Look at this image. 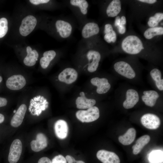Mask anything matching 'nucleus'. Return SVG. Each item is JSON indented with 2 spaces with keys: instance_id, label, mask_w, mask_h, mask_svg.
<instances>
[{
  "instance_id": "nucleus-33",
  "label": "nucleus",
  "mask_w": 163,
  "mask_h": 163,
  "mask_svg": "<svg viewBox=\"0 0 163 163\" xmlns=\"http://www.w3.org/2000/svg\"><path fill=\"white\" fill-rule=\"evenodd\" d=\"M143 94L144 95H151L155 96L158 98L159 97L158 93L156 91L153 90L144 91L143 92Z\"/></svg>"
},
{
  "instance_id": "nucleus-11",
  "label": "nucleus",
  "mask_w": 163,
  "mask_h": 163,
  "mask_svg": "<svg viewBox=\"0 0 163 163\" xmlns=\"http://www.w3.org/2000/svg\"><path fill=\"white\" fill-rule=\"evenodd\" d=\"M48 144L46 136L43 133H39L36 137V140H32L30 143L31 149L35 152H39L46 148Z\"/></svg>"
},
{
  "instance_id": "nucleus-34",
  "label": "nucleus",
  "mask_w": 163,
  "mask_h": 163,
  "mask_svg": "<svg viewBox=\"0 0 163 163\" xmlns=\"http://www.w3.org/2000/svg\"><path fill=\"white\" fill-rule=\"evenodd\" d=\"M49 1V0H30L29 1L30 3L35 5L47 3Z\"/></svg>"
},
{
  "instance_id": "nucleus-16",
  "label": "nucleus",
  "mask_w": 163,
  "mask_h": 163,
  "mask_svg": "<svg viewBox=\"0 0 163 163\" xmlns=\"http://www.w3.org/2000/svg\"><path fill=\"white\" fill-rule=\"evenodd\" d=\"M54 131L57 137L60 139H64L67 136L68 127L67 123L64 120H59L54 124Z\"/></svg>"
},
{
  "instance_id": "nucleus-7",
  "label": "nucleus",
  "mask_w": 163,
  "mask_h": 163,
  "mask_svg": "<svg viewBox=\"0 0 163 163\" xmlns=\"http://www.w3.org/2000/svg\"><path fill=\"white\" fill-rule=\"evenodd\" d=\"M141 121L144 126L151 129H157L160 124L159 118L156 115L152 113L144 115L141 118Z\"/></svg>"
},
{
  "instance_id": "nucleus-19",
  "label": "nucleus",
  "mask_w": 163,
  "mask_h": 163,
  "mask_svg": "<svg viewBox=\"0 0 163 163\" xmlns=\"http://www.w3.org/2000/svg\"><path fill=\"white\" fill-rule=\"evenodd\" d=\"M136 136L135 129L131 128L129 129L123 135L120 136L118 138V139L120 142L123 145H128L133 142Z\"/></svg>"
},
{
  "instance_id": "nucleus-4",
  "label": "nucleus",
  "mask_w": 163,
  "mask_h": 163,
  "mask_svg": "<svg viewBox=\"0 0 163 163\" xmlns=\"http://www.w3.org/2000/svg\"><path fill=\"white\" fill-rule=\"evenodd\" d=\"M37 24V20L33 16L29 15L22 21L19 28L21 34L23 36L28 35L34 30Z\"/></svg>"
},
{
  "instance_id": "nucleus-6",
  "label": "nucleus",
  "mask_w": 163,
  "mask_h": 163,
  "mask_svg": "<svg viewBox=\"0 0 163 163\" xmlns=\"http://www.w3.org/2000/svg\"><path fill=\"white\" fill-rule=\"evenodd\" d=\"M26 84L24 77L21 75H14L9 77L7 80L6 84L10 89L18 90L23 88Z\"/></svg>"
},
{
  "instance_id": "nucleus-20",
  "label": "nucleus",
  "mask_w": 163,
  "mask_h": 163,
  "mask_svg": "<svg viewBox=\"0 0 163 163\" xmlns=\"http://www.w3.org/2000/svg\"><path fill=\"white\" fill-rule=\"evenodd\" d=\"M121 10V4L119 0H113L108 5L106 9V13L109 17H114L117 16Z\"/></svg>"
},
{
  "instance_id": "nucleus-23",
  "label": "nucleus",
  "mask_w": 163,
  "mask_h": 163,
  "mask_svg": "<svg viewBox=\"0 0 163 163\" xmlns=\"http://www.w3.org/2000/svg\"><path fill=\"white\" fill-rule=\"evenodd\" d=\"M104 33L105 34L104 39L106 41L109 43L115 42L117 39L116 34L110 24H107L105 25Z\"/></svg>"
},
{
  "instance_id": "nucleus-47",
  "label": "nucleus",
  "mask_w": 163,
  "mask_h": 163,
  "mask_svg": "<svg viewBox=\"0 0 163 163\" xmlns=\"http://www.w3.org/2000/svg\"><path fill=\"white\" fill-rule=\"evenodd\" d=\"M160 163H163V162H160Z\"/></svg>"
},
{
  "instance_id": "nucleus-27",
  "label": "nucleus",
  "mask_w": 163,
  "mask_h": 163,
  "mask_svg": "<svg viewBox=\"0 0 163 163\" xmlns=\"http://www.w3.org/2000/svg\"><path fill=\"white\" fill-rule=\"evenodd\" d=\"M149 163H160L163 162V152L160 150L152 151L149 157Z\"/></svg>"
},
{
  "instance_id": "nucleus-21",
  "label": "nucleus",
  "mask_w": 163,
  "mask_h": 163,
  "mask_svg": "<svg viewBox=\"0 0 163 163\" xmlns=\"http://www.w3.org/2000/svg\"><path fill=\"white\" fill-rule=\"evenodd\" d=\"M26 51L27 55L24 60V63L27 66H33L36 63L35 59H38V53L36 50H32L30 46L27 47Z\"/></svg>"
},
{
  "instance_id": "nucleus-10",
  "label": "nucleus",
  "mask_w": 163,
  "mask_h": 163,
  "mask_svg": "<svg viewBox=\"0 0 163 163\" xmlns=\"http://www.w3.org/2000/svg\"><path fill=\"white\" fill-rule=\"evenodd\" d=\"M87 56L89 62L88 70L89 72H94L97 70L101 54L97 51L91 50L88 52Z\"/></svg>"
},
{
  "instance_id": "nucleus-38",
  "label": "nucleus",
  "mask_w": 163,
  "mask_h": 163,
  "mask_svg": "<svg viewBox=\"0 0 163 163\" xmlns=\"http://www.w3.org/2000/svg\"><path fill=\"white\" fill-rule=\"evenodd\" d=\"M138 1L149 4H154L157 1L156 0H139Z\"/></svg>"
},
{
  "instance_id": "nucleus-24",
  "label": "nucleus",
  "mask_w": 163,
  "mask_h": 163,
  "mask_svg": "<svg viewBox=\"0 0 163 163\" xmlns=\"http://www.w3.org/2000/svg\"><path fill=\"white\" fill-rule=\"evenodd\" d=\"M56 56L55 52L53 50L45 51L43 54V56L40 60V64L43 69L46 68L49 66L50 62Z\"/></svg>"
},
{
  "instance_id": "nucleus-18",
  "label": "nucleus",
  "mask_w": 163,
  "mask_h": 163,
  "mask_svg": "<svg viewBox=\"0 0 163 163\" xmlns=\"http://www.w3.org/2000/svg\"><path fill=\"white\" fill-rule=\"evenodd\" d=\"M100 30L98 25L94 22H89L83 27L82 32V37L88 38L98 34Z\"/></svg>"
},
{
  "instance_id": "nucleus-45",
  "label": "nucleus",
  "mask_w": 163,
  "mask_h": 163,
  "mask_svg": "<svg viewBox=\"0 0 163 163\" xmlns=\"http://www.w3.org/2000/svg\"><path fill=\"white\" fill-rule=\"evenodd\" d=\"M34 100L35 101H36V97H34Z\"/></svg>"
},
{
  "instance_id": "nucleus-1",
  "label": "nucleus",
  "mask_w": 163,
  "mask_h": 163,
  "mask_svg": "<svg viewBox=\"0 0 163 163\" xmlns=\"http://www.w3.org/2000/svg\"><path fill=\"white\" fill-rule=\"evenodd\" d=\"M121 47L126 53L131 54H136L144 49L141 40L135 35H130L126 37L122 41Z\"/></svg>"
},
{
  "instance_id": "nucleus-35",
  "label": "nucleus",
  "mask_w": 163,
  "mask_h": 163,
  "mask_svg": "<svg viewBox=\"0 0 163 163\" xmlns=\"http://www.w3.org/2000/svg\"><path fill=\"white\" fill-rule=\"evenodd\" d=\"M38 163H52V161L48 157H43L39 159Z\"/></svg>"
},
{
  "instance_id": "nucleus-26",
  "label": "nucleus",
  "mask_w": 163,
  "mask_h": 163,
  "mask_svg": "<svg viewBox=\"0 0 163 163\" xmlns=\"http://www.w3.org/2000/svg\"><path fill=\"white\" fill-rule=\"evenodd\" d=\"M163 34L162 27H155L147 29L144 32V36L147 39H150L155 36Z\"/></svg>"
},
{
  "instance_id": "nucleus-36",
  "label": "nucleus",
  "mask_w": 163,
  "mask_h": 163,
  "mask_svg": "<svg viewBox=\"0 0 163 163\" xmlns=\"http://www.w3.org/2000/svg\"><path fill=\"white\" fill-rule=\"evenodd\" d=\"M118 32L119 33L121 34H123L125 33L126 31V28L125 25L120 24L118 26Z\"/></svg>"
},
{
  "instance_id": "nucleus-15",
  "label": "nucleus",
  "mask_w": 163,
  "mask_h": 163,
  "mask_svg": "<svg viewBox=\"0 0 163 163\" xmlns=\"http://www.w3.org/2000/svg\"><path fill=\"white\" fill-rule=\"evenodd\" d=\"M27 110V107L25 104H22L19 107L11 120L10 124L12 126L17 127L21 125Z\"/></svg>"
},
{
  "instance_id": "nucleus-14",
  "label": "nucleus",
  "mask_w": 163,
  "mask_h": 163,
  "mask_svg": "<svg viewBox=\"0 0 163 163\" xmlns=\"http://www.w3.org/2000/svg\"><path fill=\"white\" fill-rule=\"evenodd\" d=\"M126 99L123 103V107L126 109L133 108L139 100V96L136 91L133 89L127 90L126 93Z\"/></svg>"
},
{
  "instance_id": "nucleus-13",
  "label": "nucleus",
  "mask_w": 163,
  "mask_h": 163,
  "mask_svg": "<svg viewBox=\"0 0 163 163\" xmlns=\"http://www.w3.org/2000/svg\"><path fill=\"white\" fill-rule=\"evenodd\" d=\"M55 25L57 32L62 37L67 38L70 36L72 28L69 23L63 20H58L56 22Z\"/></svg>"
},
{
  "instance_id": "nucleus-28",
  "label": "nucleus",
  "mask_w": 163,
  "mask_h": 163,
  "mask_svg": "<svg viewBox=\"0 0 163 163\" xmlns=\"http://www.w3.org/2000/svg\"><path fill=\"white\" fill-rule=\"evenodd\" d=\"M70 2L71 5L78 7L82 14H87L88 4L86 0H71Z\"/></svg>"
},
{
  "instance_id": "nucleus-32",
  "label": "nucleus",
  "mask_w": 163,
  "mask_h": 163,
  "mask_svg": "<svg viewBox=\"0 0 163 163\" xmlns=\"http://www.w3.org/2000/svg\"><path fill=\"white\" fill-rule=\"evenodd\" d=\"M66 158L68 163H85L82 161H76L75 158L70 155H67Z\"/></svg>"
},
{
  "instance_id": "nucleus-43",
  "label": "nucleus",
  "mask_w": 163,
  "mask_h": 163,
  "mask_svg": "<svg viewBox=\"0 0 163 163\" xmlns=\"http://www.w3.org/2000/svg\"><path fill=\"white\" fill-rule=\"evenodd\" d=\"M44 99V97L43 96H41L40 97V99L43 101V100Z\"/></svg>"
},
{
  "instance_id": "nucleus-9",
  "label": "nucleus",
  "mask_w": 163,
  "mask_h": 163,
  "mask_svg": "<svg viewBox=\"0 0 163 163\" xmlns=\"http://www.w3.org/2000/svg\"><path fill=\"white\" fill-rule=\"evenodd\" d=\"M97 158L103 163H120L118 156L113 152L104 150L98 151L96 154Z\"/></svg>"
},
{
  "instance_id": "nucleus-44",
  "label": "nucleus",
  "mask_w": 163,
  "mask_h": 163,
  "mask_svg": "<svg viewBox=\"0 0 163 163\" xmlns=\"http://www.w3.org/2000/svg\"><path fill=\"white\" fill-rule=\"evenodd\" d=\"M2 77L0 76V82H1L2 81Z\"/></svg>"
},
{
  "instance_id": "nucleus-25",
  "label": "nucleus",
  "mask_w": 163,
  "mask_h": 163,
  "mask_svg": "<svg viewBox=\"0 0 163 163\" xmlns=\"http://www.w3.org/2000/svg\"><path fill=\"white\" fill-rule=\"evenodd\" d=\"M150 75L152 78L155 81L158 88L160 91L163 90V79L161 78V71L158 69H154L150 72Z\"/></svg>"
},
{
  "instance_id": "nucleus-46",
  "label": "nucleus",
  "mask_w": 163,
  "mask_h": 163,
  "mask_svg": "<svg viewBox=\"0 0 163 163\" xmlns=\"http://www.w3.org/2000/svg\"><path fill=\"white\" fill-rule=\"evenodd\" d=\"M16 112V110H14V113H15Z\"/></svg>"
},
{
  "instance_id": "nucleus-41",
  "label": "nucleus",
  "mask_w": 163,
  "mask_h": 163,
  "mask_svg": "<svg viewBox=\"0 0 163 163\" xmlns=\"http://www.w3.org/2000/svg\"><path fill=\"white\" fill-rule=\"evenodd\" d=\"M5 120V117L4 115L0 113V124L3 123Z\"/></svg>"
},
{
  "instance_id": "nucleus-2",
  "label": "nucleus",
  "mask_w": 163,
  "mask_h": 163,
  "mask_svg": "<svg viewBox=\"0 0 163 163\" xmlns=\"http://www.w3.org/2000/svg\"><path fill=\"white\" fill-rule=\"evenodd\" d=\"M99 110L96 106H93L86 110H80L76 113L77 118L82 123L94 121L99 117Z\"/></svg>"
},
{
  "instance_id": "nucleus-37",
  "label": "nucleus",
  "mask_w": 163,
  "mask_h": 163,
  "mask_svg": "<svg viewBox=\"0 0 163 163\" xmlns=\"http://www.w3.org/2000/svg\"><path fill=\"white\" fill-rule=\"evenodd\" d=\"M7 103V101L4 98L0 97V107L5 106Z\"/></svg>"
},
{
  "instance_id": "nucleus-12",
  "label": "nucleus",
  "mask_w": 163,
  "mask_h": 163,
  "mask_svg": "<svg viewBox=\"0 0 163 163\" xmlns=\"http://www.w3.org/2000/svg\"><path fill=\"white\" fill-rule=\"evenodd\" d=\"M91 82L92 85L97 87L96 92L99 94L106 93L111 87L110 85L106 78L94 77L91 79Z\"/></svg>"
},
{
  "instance_id": "nucleus-22",
  "label": "nucleus",
  "mask_w": 163,
  "mask_h": 163,
  "mask_svg": "<svg viewBox=\"0 0 163 163\" xmlns=\"http://www.w3.org/2000/svg\"><path fill=\"white\" fill-rule=\"evenodd\" d=\"M150 137L148 135H145L139 138L136 141V144L132 147L133 153L137 155L139 153L144 146L150 140Z\"/></svg>"
},
{
  "instance_id": "nucleus-5",
  "label": "nucleus",
  "mask_w": 163,
  "mask_h": 163,
  "mask_svg": "<svg viewBox=\"0 0 163 163\" xmlns=\"http://www.w3.org/2000/svg\"><path fill=\"white\" fill-rule=\"evenodd\" d=\"M114 68L118 73L128 78L133 79L136 76L135 72L131 66L124 61L116 62L114 65Z\"/></svg>"
},
{
  "instance_id": "nucleus-3",
  "label": "nucleus",
  "mask_w": 163,
  "mask_h": 163,
  "mask_svg": "<svg viewBox=\"0 0 163 163\" xmlns=\"http://www.w3.org/2000/svg\"><path fill=\"white\" fill-rule=\"evenodd\" d=\"M22 144L18 139H14L10 146L8 156L9 163H16L19 160L22 153Z\"/></svg>"
},
{
  "instance_id": "nucleus-42",
  "label": "nucleus",
  "mask_w": 163,
  "mask_h": 163,
  "mask_svg": "<svg viewBox=\"0 0 163 163\" xmlns=\"http://www.w3.org/2000/svg\"><path fill=\"white\" fill-rule=\"evenodd\" d=\"M40 99H39V96H37L36 97V101H40Z\"/></svg>"
},
{
  "instance_id": "nucleus-39",
  "label": "nucleus",
  "mask_w": 163,
  "mask_h": 163,
  "mask_svg": "<svg viewBox=\"0 0 163 163\" xmlns=\"http://www.w3.org/2000/svg\"><path fill=\"white\" fill-rule=\"evenodd\" d=\"M120 24V18L119 16H117L115 18L114 25L115 26L118 27Z\"/></svg>"
},
{
  "instance_id": "nucleus-29",
  "label": "nucleus",
  "mask_w": 163,
  "mask_h": 163,
  "mask_svg": "<svg viewBox=\"0 0 163 163\" xmlns=\"http://www.w3.org/2000/svg\"><path fill=\"white\" fill-rule=\"evenodd\" d=\"M163 19V14L157 13L154 15L150 17L148 22V24L151 27H155L158 25L159 22Z\"/></svg>"
},
{
  "instance_id": "nucleus-30",
  "label": "nucleus",
  "mask_w": 163,
  "mask_h": 163,
  "mask_svg": "<svg viewBox=\"0 0 163 163\" xmlns=\"http://www.w3.org/2000/svg\"><path fill=\"white\" fill-rule=\"evenodd\" d=\"M8 21L5 18L0 19V38L4 37L7 34L8 30Z\"/></svg>"
},
{
  "instance_id": "nucleus-40",
  "label": "nucleus",
  "mask_w": 163,
  "mask_h": 163,
  "mask_svg": "<svg viewBox=\"0 0 163 163\" xmlns=\"http://www.w3.org/2000/svg\"><path fill=\"white\" fill-rule=\"evenodd\" d=\"M126 23V18L125 16H123L120 18V24L125 25Z\"/></svg>"
},
{
  "instance_id": "nucleus-17",
  "label": "nucleus",
  "mask_w": 163,
  "mask_h": 163,
  "mask_svg": "<svg viewBox=\"0 0 163 163\" xmlns=\"http://www.w3.org/2000/svg\"><path fill=\"white\" fill-rule=\"evenodd\" d=\"M79 94L81 97H78L75 102L78 108L81 109H88L94 106L96 104L95 100L87 98L84 92H81Z\"/></svg>"
},
{
  "instance_id": "nucleus-31",
  "label": "nucleus",
  "mask_w": 163,
  "mask_h": 163,
  "mask_svg": "<svg viewBox=\"0 0 163 163\" xmlns=\"http://www.w3.org/2000/svg\"><path fill=\"white\" fill-rule=\"evenodd\" d=\"M52 163H66L67 161L65 157L61 155L55 156L52 160Z\"/></svg>"
},
{
  "instance_id": "nucleus-8",
  "label": "nucleus",
  "mask_w": 163,
  "mask_h": 163,
  "mask_svg": "<svg viewBox=\"0 0 163 163\" xmlns=\"http://www.w3.org/2000/svg\"><path fill=\"white\" fill-rule=\"evenodd\" d=\"M78 76V73L75 69L68 68L64 69L59 74L58 78L60 82L69 84L76 80Z\"/></svg>"
}]
</instances>
